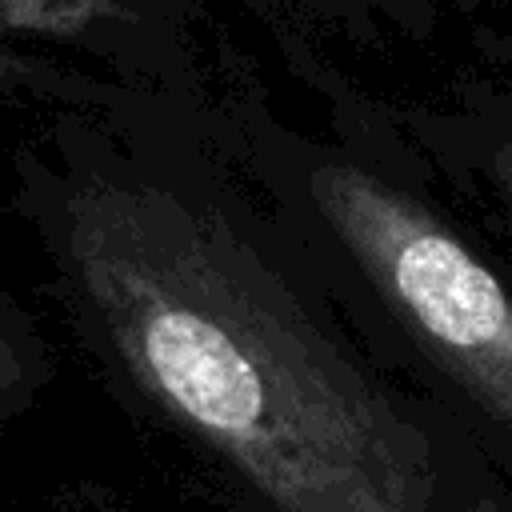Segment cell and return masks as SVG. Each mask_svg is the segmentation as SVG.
I'll use <instances>...</instances> for the list:
<instances>
[{"label":"cell","instance_id":"1","mask_svg":"<svg viewBox=\"0 0 512 512\" xmlns=\"http://www.w3.org/2000/svg\"><path fill=\"white\" fill-rule=\"evenodd\" d=\"M68 268L136 388L252 512H508L216 216L96 180L68 204Z\"/></svg>","mask_w":512,"mask_h":512},{"label":"cell","instance_id":"2","mask_svg":"<svg viewBox=\"0 0 512 512\" xmlns=\"http://www.w3.org/2000/svg\"><path fill=\"white\" fill-rule=\"evenodd\" d=\"M308 188L404 336L512 472V292L448 224L372 172L324 164Z\"/></svg>","mask_w":512,"mask_h":512},{"label":"cell","instance_id":"3","mask_svg":"<svg viewBox=\"0 0 512 512\" xmlns=\"http://www.w3.org/2000/svg\"><path fill=\"white\" fill-rule=\"evenodd\" d=\"M108 0H0V60L4 40L12 36H76L96 16H104Z\"/></svg>","mask_w":512,"mask_h":512},{"label":"cell","instance_id":"4","mask_svg":"<svg viewBox=\"0 0 512 512\" xmlns=\"http://www.w3.org/2000/svg\"><path fill=\"white\" fill-rule=\"evenodd\" d=\"M24 384H28V356H24V348L12 340V332L0 320V416L16 404Z\"/></svg>","mask_w":512,"mask_h":512},{"label":"cell","instance_id":"5","mask_svg":"<svg viewBox=\"0 0 512 512\" xmlns=\"http://www.w3.org/2000/svg\"><path fill=\"white\" fill-rule=\"evenodd\" d=\"M492 172H496V180H500V192H504V200L512 204V144L496 148V156H492Z\"/></svg>","mask_w":512,"mask_h":512}]
</instances>
